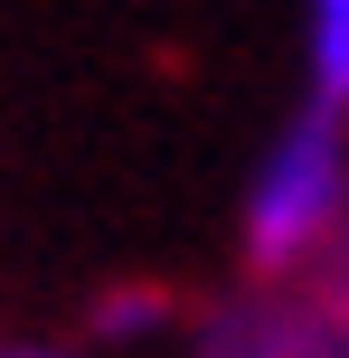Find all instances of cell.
I'll return each instance as SVG.
<instances>
[{
	"label": "cell",
	"instance_id": "7a4b0ae2",
	"mask_svg": "<svg viewBox=\"0 0 349 358\" xmlns=\"http://www.w3.org/2000/svg\"><path fill=\"white\" fill-rule=\"evenodd\" d=\"M312 104H349V0H312Z\"/></svg>",
	"mask_w": 349,
	"mask_h": 358
},
{
	"label": "cell",
	"instance_id": "6da1fadb",
	"mask_svg": "<svg viewBox=\"0 0 349 358\" xmlns=\"http://www.w3.org/2000/svg\"><path fill=\"white\" fill-rule=\"evenodd\" d=\"M331 217H340V113L312 104L255 179V217H245L255 227V264H293Z\"/></svg>",
	"mask_w": 349,
	"mask_h": 358
}]
</instances>
